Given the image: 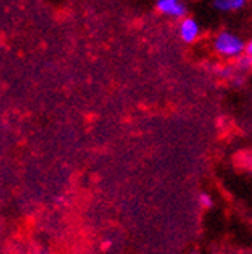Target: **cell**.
<instances>
[{"instance_id":"obj_5","label":"cell","mask_w":252,"mask_h":254,"mask_svg":"<svg viewBox=\"0 0 252 254\" xmlns=\"http://www.w3.org/2000/svg\"><path fill=\"white\" fill-rule=\"evenodd\" d=\"M198 205L203 209H212L215 205V198H213L209 192H200L198 195Z\"/></svg>"},{"instance_id":"obj_3","label":"cell","mask_w":252,"mask_h":254,"mask_svg":"<svg viewBox=\"0 0 252 254\" xmlns=\"http://www.w3.org/2000/svg\"><path fill=\"white\" fill-rule=\"evenodd\" d=\"M155 8L159 14L178 20L187 14V6L183 0H156Z\"/></svg>"},{"instance_id":"obj_6","label":"cell","mask_w":252,"mask_h":254,"mask_svg":"<svg viewBox=\"0 0 252 254\" xmlns=\"http://www.w3.org/2000/svg\"><path fill=\"white\" fill-rule=\"evenodd\" d=\"M245 53L249 55V56H252V36L249 37V41L246 42V52Z\"/></svg>"},{"instance_id":"obj_1","label":"cell","mask_w":252,"mask_h":254,"mask_svg":"<svg viewBox=\"0 0 252 254\" xmlns=\"http://www.w3.org/2000/svg\"><path fill=\"white\" fill-rule=\"evenodd\" d=\"M212 48L218 56L229 61H235L245 55L246 42L232 31H220L213 36Z\"/></svg>"},{"instance_id":"obj_2","label":"cell","mask_w":252,"mask_h":254,"mask_svg":"<svg viewBox=\"0 0 252 254\" xmlns=\"http://www.w3.org/2000/svg\"><path fill=\"white\" fill-rule=\"evenodd\" d=\"M201 34V27L197 19L184 16L178 23V36L184 44H194Z\"/></svg>"},{"instance_id":"obj_7","label":"cell","mask_w":252,"mask_h":254,"mask_svg":"<svg viewBox=\"0 0 252 254\" xmlns=\"http://www.w3.org/2000/svg\"><path fill=\"white\" fill-rule=\"evenodd\" d=\"M251 172H252V169H251Z\"/></svg>"},{"instance_id":"obj_4","label":"cell","mask_w":252,"mask_h":254,"mask_svg":"<svg viewBox=\"0 0 252 254\" xmlns=\"http://www.w3.org/2000/svg\"><path fill=\"white\" fill-rule=\"evenodd\" d=\"M248 0H213V6L221 12H235L246 6Z\"/></svg>"}]
</instances>
